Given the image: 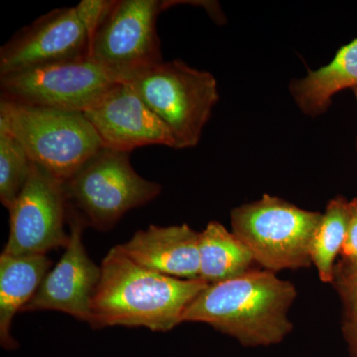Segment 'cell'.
Segmentation results:
<instances>
[{"label": "cell", "mask_w": 357, "mask_h": 357, "mask_svg": "<svg viewBox=\"0 0 357 357\" xmlns=\"http://www.w3.org/2000/svg\"><path fill=\"white\" fill-rule=\"evenodd\" d=\"M70 236L64 255L47 273L34 297L22 312L59 311L89 323L91 301L100 283L102 268L91 260L83 243L86 227L68 211Z\"/></svg>", "instance_id": "8fae6325"}, {"label": "cell", "mask_w": 357, "mask_h": 357, "mask_svg": "<svg viewBox=\"0 0 357 357\" xmlns=\"http://www.w3.org/2000/svg\"><path fill=\"white\" fill-rule=\"evenodd\" d=\"M349 204V202L342 196L333 199L326 206L312 238V263L324 283L333 284V282L335 258L342 252L347 236Z\"/></svg>", "instance_id": "e0dca14e"}, {"label": "cell", "mask_w": 357, "mask_h": 357, "mask_svg": "<svg viewBox=\"0 0 357 357\" xmlns=\"http://www.w3.org/2000/svg\"><path fill=\"white\" fill-rule=\"evenodd\" d=\"M165 0H114L91 39L89 59L114 82L130 84L164 62L157 18Z\"/></svg>", "instance_id": "8992f818"}, {"label": "cell", "mask_w": 357, "mask_h": 357, "mask_svg": "<svg viewBox=\"0 0 357 357\" xmlns=\"http://www.w3.org/2000/svg\"><path fill=\"white\" fill-rule=\"evenodd\" d=\"M352 91H354V96H356L357 102V88H354V89H352Z\"/></svg>", "instance_id": "7402d4cb"}, {"label": "cell", "mask_w": 357, "mask_h": 357, "mask_svg": "<svg viewBox=\"0 0 357 357\" xmlns=\"http://www.w3.org/2000/svg\"><path fill=\"white\" fill-rule=\"evenodd\" d=\"M349 210L347 236L340 255L342 259L357 263V197L349 202Z\"/></svg>", "instance_id": "ffe728a7"}, {"label": "cell", "mask_w": 357, "mask_h": 357, "mask_svg": "<svg viewBox=\"0 0 357 357\" xmlns=\"http://www.w3.org/2000/svg\"><path fill=\"white\" fill-rule=\"evenodd\" d=\"M199 232L188 225H150L121 244L122 252L140 266L165 276L196 280L199 274Z\"/></svg>", "instance_id": "4fadbf2b"}, {"label": "cell", "mask_w": 357, "mask_h": 357, "mask_svg": "<svg viewBox=\"0 0 357 357\" xmlns=\"http://www.w3.org/2000/svg\"><path fill=\"white\" fill-rule=\"evenodd\" d=\"M323 213L264 195L231 211L232 232L268 271L311 266V246Z\"/></svg>", "instance_id": "5b68a950"}, {"label": "cell", "mask_w": 357, "mask_h": 357, "mask_svg": "<svg viewBox=\"0 0 357 357\" xmlns=\"http://www.w3.org/2000/svg\"><path fill=\"white\" fill-rule=\"evenodd\" d=\"M354 88H357V38L342 46L328 65L309 70L306 77L290 84L291 95L299 109L312 117L330 107L333 96Z\"/></svg>", "instance_id": "9a60e30c"}, {"label": "cell", "mask_w": 357, "mask_h": 357, "mask_svg": "<svg viewBox=\"0 0 357 357\" xmlns=\"http://www.w3.org/2000/svg\"><path fill=\"white\" fill-rule=\"evenodd\" d=\"M130 84L171 131L175 149L198 145L220 100L217 81L211 73L176 59L164 61Z\"/></svg>", "instance_id": "52a82bcc"}, {"label": "cell", "mask_w": 357, "mask_h": 357, "mask_svg": "<svg viewBox=\"0 0 357 357\" xmlns=\"http://www.w3.org/2000/svg\"><path fill=\"white\" fill-rule=\"evenodd\" d=\"M297 291L268 270H248L208 284L192 301L181 323L208 324L246 347L278 344L292 332L288 312Z\"/></svg>", "instance_id": "7a4b0ae2"}, {"label": "cell", "mask_w": 357, "mask_h": 357, "mask_svg": "<svg viewBox=\"0 0 357 357\" xmlns=\"http://www.w3.org/2000/svg\"><path fill=\"white\" fill-rule=\"evenodd\" d=\"M115 84L89 58L0 77V100L84 114Z\"/></svg>", "instance_id": "ba28073f"}, {"label": "cell", "mask_w": 357, "mask_h": 357, "mask_svg": "<svg viewBox=\"0 0 357 357\" xmlns=\"http://www.w3.org/2000/svg\"><path fill=\"white\" fill-rule=\"evenodd\" d=\"M84 114L105 148L128 153L148 145L175 148L171 131L130 84H115Z\"/></svg>", "instance_id": "7c38bea8"}, {"label": "cell", "mask_w": 357, "mask_h": 357, "mask_svg": "<svg viewBox=\"0 0 357 357\" xmlns=\"http://www.w3.org/2000/svg\"><path fill=\"white\" fill-rule=\"evenodd\" d=\"M93 36V29L77 4L52 10L22 28L1 47L0 77L89 59Z\"/></svg>", "instance_id": "9c48e42d"}, {"label": "cell", "mask_w": 357, "mask_h": 357, "mask_svg": "<svg viewBox=\"0 0 357 357\" xmlns=\"http://www.w3.org/2000/svg\"><path fill=\"white\" fill-rule=\"evenodd\" d=\"M102 276L91 301L89 325L145 326L168 332L180 325L192 301L208 284L165 276L140 266L119 245L102 260Z\"/></svg>", "instance_id": "6da1fadb"}, {"label": "cell", "mask_w": 357, "mask_h": 357, "mask_svg": "<svg viewBox=\"0 0 357 357\" xmlns=\"http://www.w3.org/2000/svg\"><path fill=\"white\" fill-rule=\"evenodd\" d=\"M342 331H344L345 340H347V344H349L351 356L357 357V328L344 321Z\"/></svg>", "instance_id": "44dd1931"}, {"label": "cell", "mask_w": 357, "mask_h": 357, "mask_svg": "<svg viewBox=\"0 0 357 357\" xmlns=\"http://www.w3.org/2000/svg\"><path fill=\"white\" fill-rule=\"evenodd\" d=\"M333 284L344 304L345 321L357 328V263L344 259L337 263Z\"/></svg>", "instance_id": "d6986e66"}, {"label": "cell", "mask_w": 357, "mask_h": 357, "mask_svg": "<svg viewBox=\"0 0 357 357\" xmlns=\"http://www.w3.org/2000/svg\"><path fill=\"white\" fill-rule=\"evenodd\" d=\"M0 126L20 141L32 162L63 182L103 148L82 112L0 100Z\"/></svg>", "instance_id": "3957f363"}, {"label": "cell", "mask_w": 357, "mask_h": 357, "mask_svg": "<svg viewBox=\"0 0 357 357\" xmlns=\"http://www.w3.org/2000/svg\"><path fill=\"white\" fill-rule=\"evenodd\" d=\"M68 211L86 227L112 229L128 211L153 201L161 185L134 170L130 153L102 148L64 183Z\"/></svg>", "instance_id": "277c9868"}, {"label": "cell", "mask_w": 357, "mask_h": 357, "mask_svg": "<svg viewBox=\"0 0 357 357\" xmlns=\"http://www.w3.org/2000/svg\"><path fill=\"white\" fill-rule=\"evenodd\" d=\"M46 255L0 256V337L2 344L13 347L10 335L14 317L32 300L50 271Z\"/></svg>", "instance_id": "5bb4252c"}, {"label": "cell", "mask_w": 357, "mask_h": 357, "mask_svg": "<svg viewBox=\"0 0 357 357\" xmlns=\"http://www.w3.org/2000/svg\"><path fill=\"white\" fill-rule=\"evenodd\" d=\"M64 183L33 162L27 184L9 210L10 232L4 253L46 255L52 249L67 246Z\"/></svg>", "instance_id": "30bf717a"}, {"label": "cell", "mask_w": 357, "mask_h": 357, "mask_svg": "<svg viewBox=\"0 0 357 357\" xmlns=\"http://www.w3.org/2000/svg\"><path fill=\"white\" fill-rule=\"evenodd\" d=\"M199 279L208 284L236 278L255 262L248 246L218 222H211L199 232Z\"/></svg>", "instance_id": "2e32d148"}, {"label": "cell", "mask_w": 357, "mask_h": 357, "mask_svg": "<svg viewBox=\"0 0 357 357\" xmlns=\"http://www.w3.org/2000/svg\"><path fill=\"white\" fill-rule=\"evenodd\" d=\"M32 164L20 141L0 126V201L7 210L27 184Z\"/></svg>", "instance_id": "ac0fdd59"}]
</instances>
